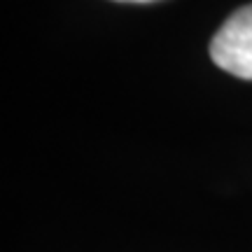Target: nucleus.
<instances>
[{"mask_svg": "<svg viewBox=\"0 0 252 252\" xmlns=\"http://www.w3.org/2000/svg\"><path fill=\"white\" fill-rule=\"evenodd\" d=\"M210 59L224 72L252 80V5L238 7L210 40Z\"/></svg>", "mask_w": 252, "mask_h": 252, "instance_id": "f257e3e1", "label": "nucleus"}, {"mask_svg": "<svg viewBox=\"0 0 252 252\" xmlns=\"http://www.w3.org/2000/svg\"><path fill=\"white\" fill-rule=\"evenodd\" d=\"M117 2H154V0H117Z\"/></svg>", "mask_w": 252, "mask_h": 252, "instance_id": "f03ea898", "label": "nucleus"}]
</instances>
